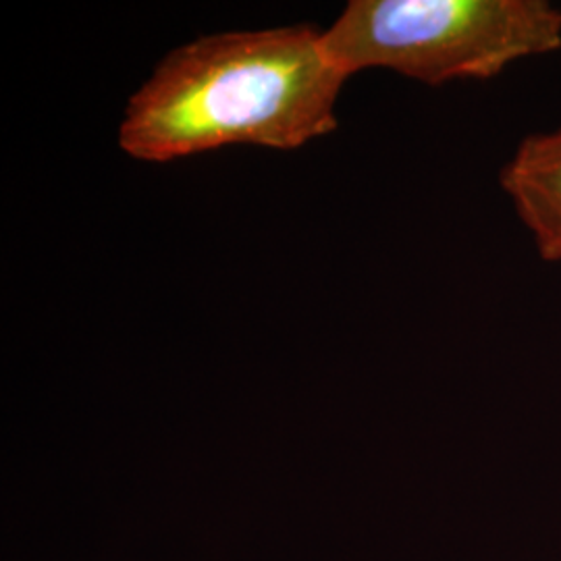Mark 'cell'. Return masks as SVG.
Returning a JSON list of instances; mask_svg holds the SVG:
<instances>
[{"instance_id": "obj_2", "label": "cell", "mask_w": 561, "mask_h": 561, "mask_svg": "<svg viewBox=\"0 0 561 561\" xmlns=\"http://www.w3.org/2000/svg\"><path fill=\"white\" fill-rule=\"evenodd\" d=\"M322 44L347 78L391 69L428 85L491 80L560 50L561 9L545 0H354Z\"/></svg>"}, {"instance_id": "obj_1", "label": "cell", "mask_w": 561, "mask_h": 561, "mask_svg": "<svg viewBox=\"0 0 561 561\" xmlns=\"http://www.w3.org/2000/svg\"><path fill=\"white\" fill-rule=\"evenodd\" d=\"M345 80L312 25L201 38L167 55L131 96L119 146L150 162L231 144L294 150L337 127Z\"/></svg>"}, {"instance_id": "obj_3", "label": "cell", "mask_w": 561, "mask_h": 561, "mask_svg": "<svg viewBox=\"0 0 561 561\" xmlns=\"http://www.w3.org/2000/svg\"><path fill=\"white\" fill-rule=\"evenodd\" d=\"M502 185L542 261L561 262V127L522 140Z\"/></svg>"}]
</instances>
